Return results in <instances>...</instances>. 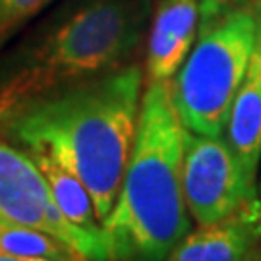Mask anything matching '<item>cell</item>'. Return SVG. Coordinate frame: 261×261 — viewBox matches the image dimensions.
Instances as JSON below:
<instances>
[{
	"label": "cell",
	"mask_w": 261,
	"mask_h": 261,
	"mask_svg": "<svg viewBox=\"0 0 261 261\" xmlns=\"http://www.w3.org/2000/svg\"><path fill=\"white\" fill-rule=\"evenodd\" d=\"M223 138L240 167L248 192L252 196H259L257 176L261 165V4L257 12V33L252 58L232 101Z\"/></svg>",
	"instance_id": "ba28073f"
},
{
	"label": "cell",
	"mask_w": 261,
	"mask_h": 261,
	"mask_svg": "<svg viewBox=\"0 0 261 261\" xmlns=\"http://www.w3.org/2000/svg\"><path fill=\"white\" fill-rule=\"evenodd\" d=\"M55 0H0V50L19 29L39 18Z\"/></svg>",
	"instance_id": "7c38bea8"
},
{
	"label": "cell",
	"mask_w": 261,
	"mask_h": 261,
	"mask_svg": "<svg viewBox=\"0 0 261 261\" xmlns=\"http://www.w3.org/2000/svg\"><path fill=\"white\" fill-rule=\"evenodd\" d=\"M184 124L168 82L145 84L130 161L103 221L111 259H168L192 230L182 186Z\"/></svg>",
	"instance_id": "3957f363"
},
{
	"label": "cell",
	"mask_w": 261,
	"mask_h": 261,
	"mask_svg": "<svg viewBox=\"0 0 261 261\" xmlns=\"http://www.w3.org/2000/svg\"><path fill=\"white\" fill-rule=\"evenodd\" d=\"M199 0L153 2L145 35V82H170L182 68L196 41Z\"/></svg>",
	"instance_id": "9c48e42d"
},
{
	"label": "cell",
	"mask_w": 261,
	"mask_h": 261,
	"mask_svg": "<svg viewBox=\"0 0 261 261\" xmlns=\"http://www.w3.org/2000/svg\"><path fill=\"white\" fill-rule=\"evenodd\" d=\"M182 186L188 211L196 224L217 221L232 213L246 199H253L246 188L240 167L223 136H203L184 128Z\"/></svg>",
	"instance_id": "8992f818"
},
{
	"label": "cell",
	"mask_w": 261,
	"mask_h": 261,
	"mask_svg": "<svg viewBox=\"0 0 261 261\" xmlns=\"http://www.w3.org/2000/svg\"><path fill=\"white\" fill-rule=\"evenodd\" d=\"M0 259L4 261H80L70 248L53 234L16 224L0 223Z\"/></svg>",
	"instance_id": "8fae6325"
},
{
	"label": "cell",
	"mask_w": 261,
	"mask_h": 261,
	"mask_svg": "<svg viewBox=\"0 0 261 261\" xmlns=\"http://www.w3.org/2000/svg\"><path fill=\"white\" fill-rule=\"evenodd\" d=\"M155 0H55L0 50V112L60 85L126 68L145 43Z\"/></svg>",
	"instance_id": "7a4b0ae2"
},
{
	"label": "cell",
	"mask_w": 261,
	"mask_h": 261,
	"mask_svg": "<svg viewBox=\"0 0 261 261\" xmlns=\"http://www.w3.org/2000/svg\"><path fill=\"white\" fill-rule=\"evenodd\" d=\"M172 261L261 259V197L246 199L217 221L197 224L170 252Z\"/></svg>",
	"instance_id": "52a82bcc"
},
{
	"label": "cell",
	"mask_w": 261,
	"mask_h": 261,
	"mask_svg": "<svg viewBox=\"0 0 261 261\" xmlns=\"http://www.w3.org/2000/svg\"><path fill=\"white\" fill-rule=\"evenodd\" d=\"M31 161L37 165L41 174L47 182L50 196L55 199L58 209L62 211L66 219L72 224L89 230V232H101L103 226L97 219L93 197L85 184L75 176L72 170L60 165L53 155L43 149H23Z\"/></svg>",
	"instance_id": "30bf717a"
},
{
	"label": "cell",
	"mask_w": 261,
	"mask_h": 261,
	"mask_svg": "<svg viewBox=\"0 0 261 261\" xmlns=\"http://www.w3.org/2000/svg\"><path fill=\"white\" fill-rule=\"evenodd\" d=\"M259 4L261 0H199L196 41L168 82L186 130L223 136L252 58Z\"/></svg>",
	"instance_id": "277c9868"
},
{
	"label": "cell",
	"mask_w": 261,
	"mask_h": 261,
	"mask_svg": "<svg viewBox=\"0 0 261 261\" xmlns=\"http://www.w3.org/2000/svg\"><path fill=\"white\" fill-rule=\"evenodd\" d=\"M0 223L31 226L60 238L82 259H111L105 228L89 232L58 209L45 178L28 153L0 138Z\"/></svg>",
	"instance_id": "5b68a950"
},
{
	"label": "cell",
	"mask_w": 261,
	"mask_h": 261,
	"mask_svg": "<svg viewBox=\"0 0 261 261\" xmlns=\"http://www.w3.org/2000/svg\"><path fill=\"white\" fill-rule=\"evenodd\" d=\"M145 72L126 68L48 89L0 112V138L43 149L72 170L103 224L118 197L140 118Z\"/></svg>",
	"instance_id": "6da1fadb"
},
{
	"label": "cell",
	"mask_w": 261,
	"mask_h": 261,
	"mask_svg": "<svg viewBox=\"0 0 261 261\" xmlns=\"http://www.w3.org/2000/svg\"><path fill=\"white\" fill-rule=\"evenodd\" d=\"M259 197H261V180H259Z\"/></svg>",
	"instance_id": "4fadbf2b"
}]
</instances>
